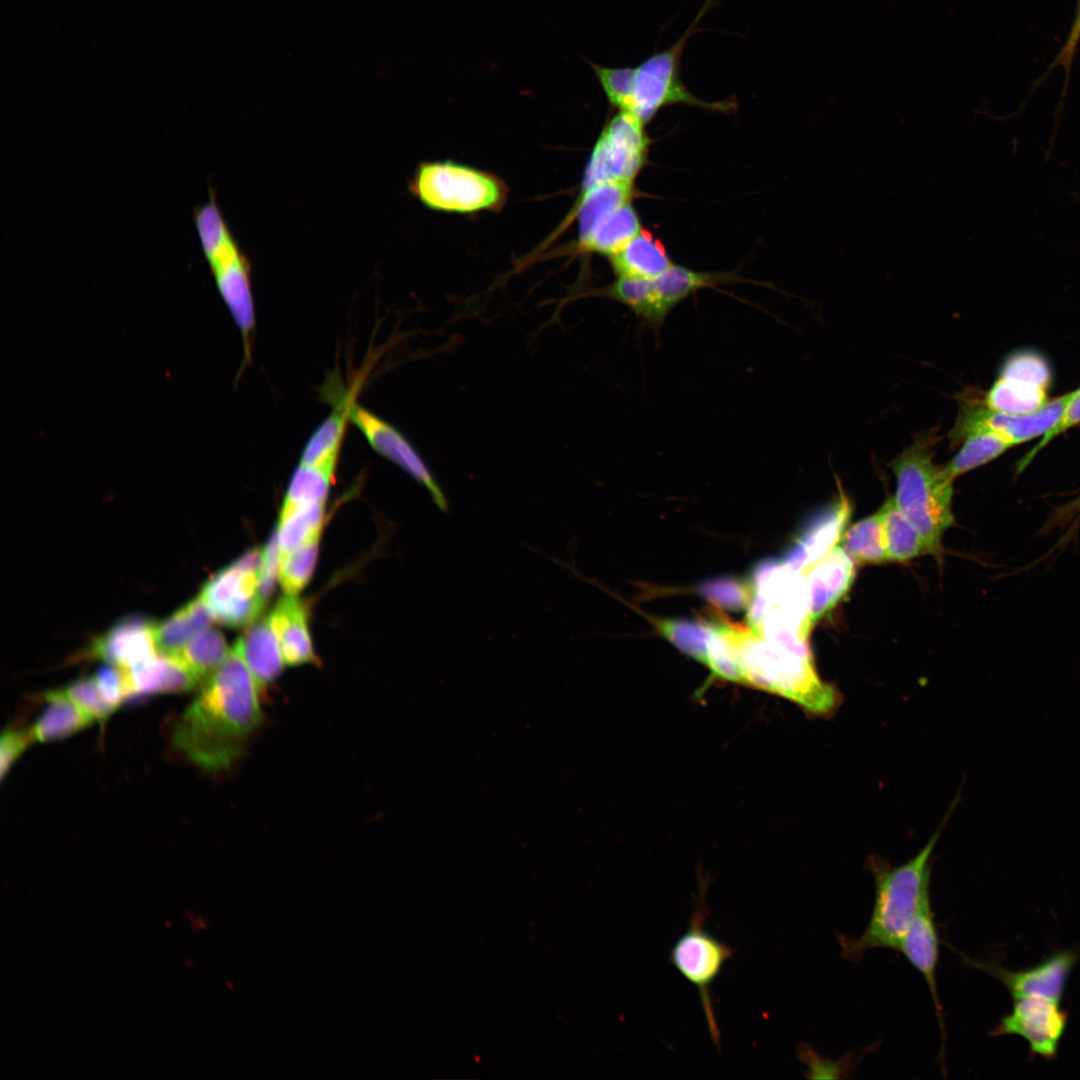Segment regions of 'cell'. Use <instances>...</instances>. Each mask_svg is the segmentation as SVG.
Here are the masks:
<instances>
[{"label": "cell", "mask_w": 1080, "mask_h": 1080, "mask_svg": "<svg viewBox=\"0 0 1080 1080\" xmlns=\"http://www.w3.org/2000/svg\"><path fill=\"white\" fill-rule=\"evenodd\" d=\"M1078 424H1080V388L1072 391V395L1067 402L1065 409L1055 424L1041 437L1040 441L1017 462L1016 473L1020 474L1025 470L1035 456H1037V454L1052 440Z\"/></svg>", "instance_id": "cell-40"}, {"label": "cell", "mask_w": 1080, "mask_h": 1080, "mask_svg": "<svg viewBox=\"0 0 1080 1080\" xmlns=\"http://www.w3.org/2000/svg\"><path fill=\"white\" fill-rule=\"evenodd\" d=\"M30 729H5L0 738V778L3 781L17 759L34 743Z\"/></svg>", "instance_id": "cell-42"}, {"label": "cell", "mask_w": 1080, "mask_h": 1080, "mask_svg": "<svg viewBox=\"0 0 1080 1080\" xmlns=\"http://www.w3.org/2000/svg\"><path fill=\"white\" fill-rule=\"evenodd\" d=\"M1080 526V494L1073 500L1057 506L1049 515L1043 531L1049 532L1055 528H1067L1063 537L1058 541L1057 547L1066 546L1074 539Z\"/></svg>", "instance_id": "cell-43"}, {"label": "cell", "mask_w": 1080, "mask_h": 1080, "mask_svg": "<svg viewBox=\"0 0 1080 1080\" xmlns=\"http://www.w3.org/2000/svg\"><path fill=\"white\" fill-rule=\"evenodd\" d=\"M353 402V398L344 400L321 422L304 445L299 463L337 465Z\"/></svg>", "instance_id": "cell-27"}, {"label": "cell", "mask_w": 1080, "mask_h": 1080, "mask_svg": "<svg viewBox=\"0 0 1080 1080\" xmlns=\"http://www.w3.org/2000/svg\"><path fill=\"white\" fill-rule=\"evenodd\" d=\"M648 147L644 124L633 113L619 110L592 150L582 190L608 181H634L646 163Z\"/></svg>", "instance_id": "cell-11"}, {"label": "cell", "mask_w": 1080, "mask_h": 1080, "mask_svg": "<svg viewBox=\"0 0 1080 1080\" xmlns=\"http://www.w3.org/2000/svg\"><path fill=\"white\" fill-rule=\"evenodd\" d=\"M337 465L299 463L288 485L281 512L296 507L326 503Z\"/></svg>", "instance_id": "cell-31"}, {"label": "cell", "mask_w": 1080, "mask_h": 1080, "mask_svg": "<svg viewBox=\"0 0 1080 1080\" xmlns=\"http://www.w3.org/2000/svg\"><path fill=\"white\" fill-rule=\"evenodd\" d=\"M63 689L79 707L100 724H103L115 711L104 697L94 676L77 679Z\"/></svg>", "instance_id": "cell-39"}, {"label": "cell", "mask_w": 1080, "mask_h": 1080, "mask_svg": "<svg viewBox=\"0 0 1080 1080\" xmlns=\"http://www.w3.org/2000/svg\"><path fill=\"white\" fill-rule=\"evenodd\" d=\"M349 420L373 450L425 486L440 510H448L447 499L428 465L398 429L355 401L350 409Z\"/></svg>", "instance_id": "cell-14"}, {"label": "cell", "mask_w": 1080, "mask_h": 1080, "mask_svg": "<svg viewBox=\"0 0 1080 1080\" xmlns=\"http://www.w3.org/2000/svg\"><path fill=\"white\" fill-rule=\"evenodd\" d=\"M741 683L786 698L814 716H831L841 696L819 676L807 637H764L751 626L728 623Z\"/></svg>", "instance_id": "cell-2"}, {"label": "cell", "mask_w": 1080, "mask_h": 1080, "mask_svg": "<svg viewBox=\"0 0 1080 1080\" xmlns=\"http://www.w3.org/2000/svg\"><path fill=\"white\" fill-rule=\"evenodd\" d=\"M967 965L983 970L1003 983L1013 999L1040 997L1060 1002L1068 978L1080 960V950H1058L1041 963L1020 971H1009L993 960L964 957Z\"/></svg>", "instance_id": "cell-16"}, {"label": "cell", "mask_w": 1080, "mask_h": 1080, "mask_svg": "<svg viewBox=\"0 0 1080 1080\" xmlns=\"http://www.w3.org/2000/svg\"><path fill=\"white\" fill-rule=\"evenodd\" d=\"M123 670L128 699L151 694L185 693L203 684L180 660L161 654Z\"/></svg>", "instance_id": "cell-20"}, {"label": "cell", "mask_w": 1080, "mask_h": 1080, "mask_svg": "<svg viewBox=\"0 0 1080 1080\" xmlns=\"http://www.w3.org/2000/svg\"><path fill=\"white\" fill-rule=\"evenodd\" d=\"M233 648L242 657L258 688L274 682L286 665L269 617L251 623Z\"/></svg>", "instance_id": "cell-23"}, {"label": "cell", "mask_w": 1080, "mask_h": 1080, "mask_svg": "<svg viewBox=\"0 0 1080 1080\" xmlns=\"http://www.w3.org/2000/svg\"><path fill=\"white\" fill-rule=\"evenodd\" d=\"M715 0H707L683 35L670 47L657 51L634 67H618L626 111L646 125L663 107L684 104L707 110L729 112L734 101L709 102L692 94L680 76L681 56L698 22Z\"/></svg>", "instance_id": "cell-5"}, {"label": "cell", "mask_w": 1080, "mask_h": 1080, "mask_svg": "<svg viewBox=\"0 0 1080 1080\" xmlns=\"http://www.w3.org/2000/svg\"><path fill=\"white\" fill-rule=\"evenodd\" d=\"M46 707L29 728L35 742L47 743L70 737L95 720L79 707L64 691L56 689L44 694Z\"/></svg>", "instance_id": "cell-24"}, {"label": "cell", "mask_w": 1080, "mask_h": 1080, "mask_svg": "<svg viewBox=\"0 0 1080 1080\" xmlns=\"http://www.w3.org/2000/svg\"><path fill=\"white\" fill-rule=\"evenodd\" d=\"M213 616L198 596L175 611L165 620L155 624L154 638L159 654L175 656L197 634L209 628Z\"/></svg>", "instance_id": "cell-26"}, {"label": "cell", "mask_w": 1080, "mask_h": 1080, "mask_svg": "<svg viewBox=\"0 0 1080 1080\" xmlns=\"http://www.w3.org/2000/svg\"><path fill=\"white\" fill-rule=\"evenodd\" d=\"M230 650L224 635L209 627L172 657L180 660L204 683L225 661Z\"/></svg>", "instance_id": "cell-32"}, {"label": "cell", "mask_w": 1080, "mask_h": 1080, "mask_svg": "<svg viewBox=\"0 0 1080 1080\" xmlns=\"http://www.w3.org/2000/svg\"><path fill=\"white\" fill-rule=\"evenodd\" d=\"M286 665L311 663L315 652L308 627L307 612L298 595L285 594L269 616Z\"/></svg>", "instance_id": "cell-22"}, {"label": "cell", "mask_w": 1080, "mask_h": 1080, "mask_svg": "<svg viewBox=\"0 0 1080 1080\" xmlns=\"http://www.w3.org/2000/svg\"><path fill=\"white\" fill-rule=\"evenodd\" d=\"M1071 395L1072 391L1050 399L1036 411L1014 414L991 409L977 396L965 393L948 433L950 447H958L967 435L980 431L994 433L1012 446L1042 437L1059 419Z\"/></svg>", "instance_id": "cell-10"}, {"label": "cell", "mask_w": 1080, "mask_h": 1080, "mask_svg": "<svg viewBox=\"0 0 1080 1080\" xmlns=\"http://www.w3.org/2000/svg\"><path fill=\"white\" fill-rule=\"evenodd\" d=\"M897 950L901 951L925 978L935 1003L940 1028L943 1031L942 1007L936 985L939 938L931 910L930 897H927L922 902Z\"/></svg>", "instance_id": "cell-21"}, {"label": "cell", "mask_w": 1080, "mask_h": 1080, "mask_svg": "<svg viewBox=\"0 0 1080 1080\" xmlns=\"http://www.w3.org/2000/svg\"><path fill=\"white\" fill-rule=\"evenodd\" d=\"M324 511L325 503L308 504L288 511H280L278 530L275 535L278 555L295 550L322 531Z\"/></svg>", "instance_id": "cell-33"}, {"label": "cell", "mask_w": 1080, "mask_h": 1080, "mask_svg": "<svg viewBox=\"0 0 1080 1080\" xmlns=\"http://www.w3.org/2000/svg\"><path fill=\"white\" fill-rule=\"evenodd\" d=\"M94 678L108 703L116 710L128 699V688L123 668L105 663Z\"/></svg>", "instance_id": "cell-41"}, {"label": "cell", "mask_w": 1080, "mask_h": 1080, "mask_svg": "<svg viewBox=\"0 0 1080 1080\" xmlns=\"http://www.w3.org/2000/svg\"><path fill=\"white\" fill-rule=\"evenodd\" d=\"M1010 1013L1004 1015L991 1035H1019L1027 1040L1030 1054L1054 1060L1067 1027L1068 1014L1058 1002L1040 997L1013 999Z\"/></svg>", "instance_id": "cell-15"}, {"label": "cell", "mask_w": 1080, "mask_h": 1080, "mask_svg": "<svg viewBox=\"0 0 1080 1080\" xmlns=\"http://www.w3.org/2000/svg\"><path fill=\"white\" fill-rule=\"evenodd\" d=\"M154 628L147 617L126 616L97 637L88 654L118 667H133L157 655Z\"/></svg>", "instance_id": "cell-19"}, {"label": "cell", "mask_w": 1080, "mask_h": 1080, "mask_svg": "<svg viewBox=\"0 0 1080 1080\" xmlns=\"http://www.w3.org/2000/svg\"><path fill=\"white\" fill-rule=\"evenodd\" d=\"M656 630L675 647L706 664L712 627L708 619L700 621L673 618H650Z\"/></svg>", "instance_id": "cell-35"}, {"label": "cell", "mask_w": 1080, "mask_h": 1080, "mask_svg": "<svg viewBox=\"0 0 1080 1080\" xmlns=\"http://www.w3.org/2000/svg\"><path fill=\"white\" fill-rule=\"evenodd\" d=\"M696 591L715 608L732 611L748 608L753 596L750 583L730 577L707 580L698 585Z\"/></svg>", "instance_id": "cell-38"}, {"label": "cell", "mask_w": 1080, "mask_h": 1080, "mask_svg": "<svg viewBox=\"0 0 1080 1080\" xmlns=\"http://www.w3.org/2000/svg\"><path fill=\"white\" fill-rule=\"evenodd\" d=\"M940 438L936 427L919 433L889 464L896 477L893 500L933 554L940 553L942 536L954 521V479L933 462Z\"/></svg>", "instance_id": "cell-4"}, {"label": "cell", "mask_w": 1080, "mask_h": 1080, "mask_svg": "<svg viewBox=\"0 0 1080 1080\" xmlns=\"http://www.w3.org/2000/svg\"><path fill=\"white\" fill-rule=\"evenodd\" d=\"M878 511L888 561H906L929 553L923 537L897 508L893 498H889Z\"/></svg>", "instance_id": "cell-30"}, {"label": "cell", "mask_w": 1080, "mask_h": 1080, "mask_svg": "<svg viewBox=\"0 0 1080 1080\" xmlns=\"http://www.w3.org/2000/svg\"><path fill=\"white\" fill-rule=\"evenodd\" d=\"M634 181L614 180L583 191L578 206L579 237L582 242L604 215L632 201Z\"/></svg>", "instance_id": "cell-29"}, {"label": "cell", "mask_w": 1080, "mask_h": 1080, "mask_svg": "<svg viewBox=\"0 0 1080 1080\" xmlns=\"http://www.w3.org/2000/svg\"><path fill=\"white\" fill-rule=\"evenodd\" d=\"M705 888V885L700 887L697 906L690 918L689 927L674 943L669 960L676 970L697 988L712 1041L718 1048L720 1033L713 1012L710 985L734 951L703 927L708 914Z\"/></svg>", "instance_id": "cell-8"}, {"label": "cell", "mask_w": 1080, "mask_h": 1080, "mask_svg": "<svg viewBox=\"0 0 1080 1080\" xmlns=\"http://www.w3.org/2000/svg\"><path fill=\"white\" fill-rule=\"evenodd\" d=\"M940 834L941 827L921 851L899 866L870 858L868 865L875 881L872 915L861 936L839 937L844 959L858 961L875 948L898 949L919 907L929 897L930 860Z\"/></svg>", "instance_id": "cell-3"}, {"label": "cell", "mask_w": 1080, "mask_h": 1080, "mask_svg": "<svg viewBox=\"0 0 1080 1080\" xmlns=\"http://www.w3.org/2000/svg\"><path fill=\"white\" fill-rule=\"evenodd\" d=\"M258 689L232 648L177 722L175 747L207 771L230 768L263 720Z\"/></svg>", "instance_id": "cell-1"}, {"label": "cell", "mask_w": 1080, "mask_h": 1080, "mask_svg": "<svg viewBox=\"0 0 1080 1080\" xmlns=\"http://www.w3.org/2000/svg\"><path fill=\"white\" fill-rule=\"evenodd\" d=\"M1051 380L1049 363L1040 353L1013 352L1001 364L998 377L983 401L989 408L1005 413L1033 412L1050 400Z\"/></svg>", "instance_id": "cell-12"}, {"label": "cell", "mask_w": 1080, "mask_h": 1080, "mask_svg": "<svg viewBox=\"0 0 1080 1080\" xmlns=\"http://www.w3.org/2000/svg\"><path fill=\"white\" fill-rule=\"evenodd\" d=\"M195 225L218 291L240 330L246 359H250L256 315L251 264L242 253L218 207L200 210Z\"/></svg>", "instance_id": "cell-6"}, {"label": "cell", "mask_w": 1080, "mask_h": 1080, "mask_svg": "<svg viewBox=\"0 0 1080 1080\" xmlns=\"http://www.w3.org/2000/svg\"><path fill=\"white\" fill-rule=\"evenodd\" d=\"M410 190L431 209L461 213L495 207L502 196L496 179L452 162L421 164Z\"/></svg>", "instance_id": "cell-7"}, {"label": "cell", "mask_w": 1080, "mask_h": 1080, "mask_svg": "<svg viewBox=\"0 0 1080 1080\" xmlns=\"http://www.w3.org/2000/svg\"><path fill=\"white\" fill-rule=\"evenodd\" d=\"M854 564L844 549L836 546L802 571L812 627L847 594L856 575Z\"/></svg>", "instance_id": "cell-18"}, {"label": "cell", "mask_w": 1080, "mask_h": 1080, "mask_svg": "<svg viewBox=\"0 0 1080 1080\" xmlns=\"http://www.w3.org/2000/svg\"><path fill=\"white\" fill-rule=\"evenodd\" d=\"M641 229L638 214L629 202L600 218L580 243L585 250L611 256Z\"/></svg>", "instance_id": "cell-28"}, {"label": "cell", "mask_w": 1080, "mask_h": 1080, "mask_svg": "<svg viewBox=\"0 0 1080 1080\" xmlns=\"http://www.w3.org/2000/svg\"><path fill=\"white\" fill-rule=\"evenodd\" d=\"M262 550L249 551L219 570L199 597L218 623L235 628L258 619L266 603L261 591Z\"/></svg>", "instance_id": "cell-9"}, {"label": "cell", "mask_w": 1080, "mask_h": 1080, "mask_svg": "<svg viewBox=\"0 0 1080 1080\" xmlns=\"http://www.w3.org/2000/svg\"><path fill=\"white\" fill-rule=\"evenodd\" d=\"M841 547L855 563L888 561L879 511L853 524L842 536Z\"/></svg>", "instance_id": "cell-34"}, {"label": "cell", "mask_w": 1080, "mask_h": 1080, "mask_svg": "<svg viewBox=\"0 0 1080 1080\" xmlns=\"http://www.w3.org/2000/svg\"><path fill=\"white\" fill-rule=\"evenodd\" d=\"M960 444L958 453L944 466L953 479L994 460L1013 447L1002 437L985 431L967 435Z\"/></svg>", "instance_id": "cell-36"}, {"label": "cell", "mask_w": 1080, "mask_h": 1080, "mask_svg": "<svg viewBox=\"0 0 1080 1080\" xmlns=\"http://www.w3.org/2000/svg\"><path fill=\"white\" fill-rule=\"evenodd\" d=\"M851 512L850 500L840 489L838 498L807 522L782 562L803 571L818 561L841 541Z\"/></svg>", "instance_id": "cell-17"}, {"label": "cell", "mask_w": 1080, "mask_h": 1080, "mask_svg": "<svg viewBox=\"0 0 1080 1080\" xmlns=\"http://www.w3.org/2000/svg\"><path fill=\"white\" fill-rule=\"evenodd\" d=\"M737 274L695 271L673 264L661 275L643 279L632 312L652 329L659 332L669 314L681 302L701 289L738 282Z\"/></svg>", "instance_id": "cell-13"}, {"label": "cell", "mask_w": 1080, "mask_h": 1080, "mask_svg": "<svg viewBox=\"0 0 1080 1080\" xmlns=\"http://www.w3.org/2000/svg\"><path fill=\"white\" fill-rule=\"evenodd\" d=\"M321 531L295 550L279 556L278 581L288 595H298L309 583L318 557Z\"/></svg>", "instance_id": "cell-37"}, {"label": "cell", "mask_w": 1080, "mask_h": 1080, "mask_svg": "<svg viewBox=\"0 0 1080 1080\" xmlns=\"http://www.w3.org/2000/svg\"><path fill=\"white\" fill-rule=\"evenodd\" d=\"M1079 40H1080V2H1079V7H1078V11H1077L1075 20L1073 22L1072 29L1070 31V34H1069V36L1067 38V41H1066L1064 47L1062 48L1061 52L1059 53V55L1056 58L1055 65L1056 64L1057 65H1062L1063 67H1066V68H1068L1070 66V63L1072 61V58H1073V55H1074V52L1076 50V47H1077V44H1078Z\"/></svg>", "instance_id": "cell-44"}, {"label": "cell", "mask_w": 1080, "mask_h": 1080, "mask_svg": "<svg viewBox=\"0 0 1080 1080\" xmlns=\"http://www.w3.org/2000/svg\"><path fill=\"white\" fill-rule=\"evenodd\" d=\"M609 258L617 277L652 279L673 265L662 242L643 229Z\"/></svg>", "instance_id": "cell-25"}]
</instances>
